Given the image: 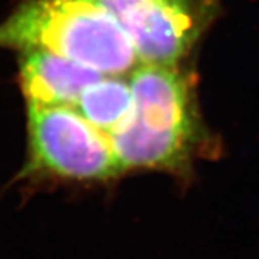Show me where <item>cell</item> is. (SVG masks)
<instances>
[{"label":"cell","instance_id":"cell-1","mask_svg":"<svg viewBox=\"0 0 259 259\" xmlns=\"http://www.w3.org/2000/svg\"><path fill=\"white\" fill-rule=\"evenodd\" d=\"M0 47L47 49L117 76L141 62L127 32L93 0H26L0 25Z\"/></svg>","mask_w":259,"mask_h":259},{"label":"cell","instance_id":"cell-2","mask_svg":"<svg viewBox=\"0 0 259 259\" xmlns=\"http://www.w3.org/2000/svg\"><path fill=\"white\" fill-rule=\"evenodd\" d=\"M29 154L19 179L104 182L124 173L107 134L78 111L29 104Z\"/></svg>","mask_w":259,"mask_h":259},{"label":"cell","instance_id":"cell-3","mask_svg":"<svg viewBox=\"0 0 259 259\" xmlns=\"http://www.w3.org/2000/svg\"><path fill=\"white\" fill-rule=\"evenodd\" d=\"M93 2L115 18L144 64H177L216 13V0Z\"/></svg>","mask_w":259,"mask_h":259},{"label":"cell","instance_id":"cell-4","mask_svg":"<svg viewBox=\"0 0 259 259\" xmlns=\"http://www.w3.org/2000/svg\"><path fill=\"white\" fill-rule=\"evenodd\" d=\"M133 115L151 128L200 136L192 82L177 64H144L131 75Z\"/></svg>","mask_w":259,"mask_h":259},{"label":"cell","instance_id":"cell-5","mask_svg":"<svg viewBox=\"0 0 259 259\" xmlns=\"http://www.w3.org/2000/svg\"><path fill=\"white\" fill-rule=\"evenodd\" d=\"M102 74L47 49H26L20 59V85L29 104L76 105L81 94Z\"/></svg>","mask_w":259,"mask_h":259},{"label":"cell","instance_id":"cell-6","mask_svg":"<svg viewBox=\"0 0 259 259\" xmlns=\"http://www.w3.org/2000/svg\"><path fill=\"white\" fill-rule=\"evenodd\" d=\"M122 171L130 168H179L190 160L200 136L151 128L131 112L108 134Z\"/></svg>","mask_w":259,"mask_h":259},{"label":"cell","instance_id":"cell-7","mask_svg":"<svg viewBox=\"0 0 259 259\" xmlns=\"http://www.w3.org/2000/svg\"><path fill=\"white\" fill-rule=\"evenodd\" d=\"M75 107L90 124L108 136L133 112L131 87L117 75L101 78L81 94Z\"/></svg>","mask_w":259,"mask_h":259}]
</instances>
